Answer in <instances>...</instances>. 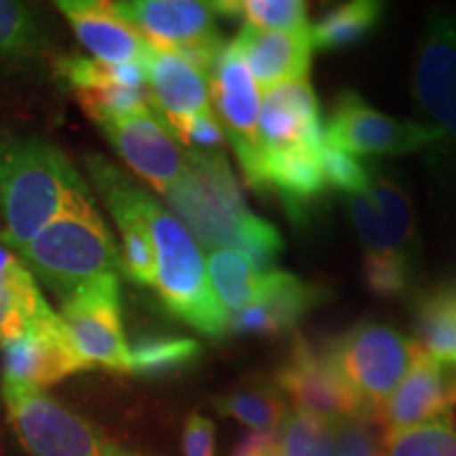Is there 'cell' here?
<instances>
[{
  "label": "cell",
  "instance_id": "74e56055",
  "mask_svg": "<svg viewBox=\"0 0 456 456\" xmlns=\"http://www.w3.org/2000/svg\"><path fill=\"white\" fill-rule=\"evenodd\" d=\"M184 456H216V427L201 414H191L182 431Z\"/></svg>",
  "mask_w": 456,
  "mask_h": 456
},
{
  "label": "cell",
  "instance_id": "3957f363",
  "mask_svg": "<svg viewBox=\"0 0 456 456\" xmlns=\"http://www.w3.org/2000/svg\"><path fill=\"white\" fill-rule=\"evenodd\" d=\"M15 256L60 302L95 279L123 271L121 252L95 203L55 218Z\"/></svg>",
  "mask_w": 456,
  "mask_h": 456
},
{
  "label": "cell",
  "instance_id": "603a6c76",
  "mask_svg": "<svg viewBox=\"0 0 456 456\" xmlns=\"http://www.w3.org/2000/svg\"><path fill=\"white\" fill-rule=\"evenodd\" d=\"M51 313L53 309L24 262L0 245V346L20 338Z\"/></svg>",
  "mask_w": 456,
  "mask_h": 456
},
{
  "label": "cell",
  "instance_id": "5b68a950",
  "mask_svg": "<svg viewBox=\"0 0 456 456\" xmlns=\"http://www.w3.org/2000/svg\"><path fill=\"white\" fill-rule=\"evenodd\" d=\"M412 102L416 123L437 135L429 159L442 180H456V11L427 21L414 53Z\"/></svg>",
  "mask_w": 456,
  "mask_h": 456
},
{
  "label": "cell",
  "instance_id": "277c9868",
  "mask_svg": "<svg viewBox=\"0 0 456 456\" xmlns=\"http://www.w3.org/2000/svg\"><path fill=\"white\" fill-rule=\"evenodd\" d=\"M144 214L155 245L159 298L169 313L205 336L228 334V315L209 283L208 265L199 243L169 209L144 197Z\"/></svg>",
  "mask_w": 456,
  "mask_h": 456
},
{
  "label": "cell",
  "instance_id": "484cf974",
  "mask_svg": "<svg viewBox=\"0 0 456 456\" xmlns=\"http://www.w3.org/2000/svg\"><path fill=\"white\" fill-rule=\"evenodd\" d=\"M212 289L231 319L258 298L265 269L237 249H212L205 260Z\"/></svg>",
  "mask_w": 456,
  "mask_h": 456
},
{
  "label": "cell",
  "instance_id": "ffe728a7",
  "mask_svg": "<svg viewBox=\"0 0 456 456\" xmlns=\"http://www.w3.org/2000/svg\"><path fill=\"white\" fill-rule=\"evenodd\" d=\"M452 393L442 363L416 346L410 370L379 412L385 433L412 429L448 412Z\"/></svg>",
  "mask_w": 456,
  "mask_h": 456
},
{
  "label": "cell",
  "instance_id": "ac0fdd59",
  "mask_svg": "<svg viewBox=\"0 0 456 456\" xmlns=\"http://www.w3.org/2000/svg\"><path fill=\"white\" fill-rule=\"evenodd\" d=\"M323 288L302 281L279 269L265 271L258 298L228 319V334L277 336L292 332L296 323L323 300Z\"/></svg>",
  "mask_w": 456,
  "mask_h": 456
},
{
  "label": "cell",
  "instance_id": "9c48e42d",
  "mask_svg": "<svg viewBox=\"0 0 456 456\" xmlns=\"http://www.w3.org/2000/svg\"><path fill=\"white\" fill-rule=\"evenodd\" d=\"M61 322L87 368L129 374V342L121 317L118 275L95 279L61 300Z\"/></svg>",
  "mask_w": 456,
  "mask_h": 456
},
{
  "label": "cell",
  "instance_id": "e0dca14e",
  "mask_svg": "<svg viewBox=\"0 0 456 456\" xmlns=\"http://www.w3.org/2000/svg\"><path fill=\"white\" fill-rule=\"evenodd\" d=\"M146 85L152 108L174 138L191 121L214 114L208 74L178 53L152 49L146 60Z\"/></svg>",
  "mask_w": 456,
  "mask_h": 456
},
{
  "label": "cell",
  "instance_id": "836d02e7",
  "mask_svg": "<svg viewBox=\"0 0 456 456\" xmlns=\"http://www.w3.org/2000/svg\"><path fill=\"white\" fill-rule=\"evenodd\" d=\"M277 456H334L330 423L292 410L279 429Z\"/></svg>",
  "mask_w": 456,
  "mask_h": 456
},
{
  "label": "cell",
  "instance_id": "ba28073f",
  "mask_svg": "<svg viewBox=\"0 0 456 456\" xmlns=\"http://www.w3.org/2000/svg\"><path fill=\"white\" fill-rule=\"evenodd\" d=\"M112 9L142 34L155 51L186 57L205 74L224 51L216 11L197 0H125Z\"/></svg>",
  "mask_w": 456,
  "mask_h": 456
},
{
  "label": "cell",
  "instance_id": "f546056e",
  "mask_svg": "<svg viewBox=\"0 0 456 456\" xmlns=\"http://www.w3.org/2000/svg\"><path fill=\"white\" fill-rule=\"evenodd\" d=\"M199 342L186 336H142L129 345V374L161 379L191 368L199 359Z\"/></svg>",
  "mask_w": 456,
  "mask_h": 456
},
{
  "label": "cell",
  "instance_id": "f1b7e54d",
  "mask_svg": "<svg viewBox=\"0 0 456 456\" xmlns=\"http://www.w3.org/2000/svg\"><path fill=\"white\" fill-rule=\"evenodd\" d=\"M214 408L256 433H279L289 414L281 391L271 383L249 385L216 397Z\"/></svg>",
  "mask_w": 456,
  "mask_h": 456
},
{
  "label": "cell",
  "instance_id": "e575fe53",
  "mask_svg": "<svg viewBox=\"0 0 456 456\" xmlns=\"http://www.w3.org/2000/svg\"><path fill=\"white\" fill-rule=\"evenodd\" d=\"M77 100L81 102L83 110L94 118L95 123L114 121V118L131 117L144 110H151V95L144 89H129V87H104L78 91Z\"/></svg>",
  "mask_w": 456,
  "mask_h": 456
},
{
  "label": "cell",
  "instance_id": "8d00e7d4",
  "mask_svg": "<svg viewBox=\"0 0 456 456\" xmlns=\"http://www.w3.org/2000/svg\"><path fill=\"white\" fill-rule=\"evenodd\" d=\"M180 144L186 146V151H201V152H214L220 151L224 144V129L218 121L216 114H208V117H199L191 121L184 129L175 135Z\"/></svg>",
  "mask_w": 456,
  "mask_h": 456
},
{
  "label": "cell",
  "instance_id": "cb8c5ba5",
  "mask_svg": "<svg viewBox=\"0 0 456 456\" xmlns=\"http://www.w3.org/2000/svg\"><path fill=\"white\" fill-rule=\"evenodd\" d=\"M414 330L420 351L456 368V283L437 285L416 300Z\"/></svg>",
  "mask_w": 456,
  "mask_h": 456
},
{
  "label": "cell",
  "instance_id": "d590c367",
  "mask_svg": "<svg viewBox=\"0 0 456 456\" xmlns=\"http://www.w3.org/2000/svg\"><path fill=\"white\" fill-rule=\"evenodd\" d=\"M322 167L326 175L328 188L332 186L345 195H355V192H366L368 188V163L362 159L349 155V152L338 151V148L328 144L323 140L322 151Z\"/></svg>",
  "mask_w": 456,
  "mask_h": 456
},
{
  "label": "cell",
  "instance_id": "7c38bea8",
  "mask_svg": "<svg viewBox=\"0 0 456 456\" xmlns=\"http://www.w3.org/2000/svg\"><path fill=\"white\" fill-rule=\"evenodd\" d=\"M209 98H212L226 135L235 148L245 182H252L258 167L260 142L258 117L262 94L256 87L248 61L235 45H226L212 70L208 74Z\"/></svg>",
  "mask_w": 456,
  "mask_h": 456
},
{
  "label": "cell",
  "instance_id": "6da1fadb",
  "mask_svg": "<svg viewBox=\"0 0 456 456\" xmlns=\"http://www.w3.org/2000/svg\"><path fill=\"white\" fill-rule=\"evenodd\" d=\"M199 248L237 249L260 269H273L283 239L269 220L256 216L220 151H186V171L163 195Z\"/></svg>",
  "mask_w": 456,
  "mask_h": 456
},
{
  "label": "cell",
  "instance_id": "30bf717a",
  "mask_svg": "<svg viewBox=\"0 0 456 456\" xmlns=\"http://www.w3.org/2000/svg\"><path fill=\"white\" fill-rule=\"evenodd\" d=\"M323 140L357 159L431 151L437 135L420 123L376 110L355 91H342L323 123Z\"/></svg>",
  "mask_w": 456,
  "mask_h": 456
},
{
  "label": "cell",
  "instance_id": "4dcf8cb0",
  "mask_svg": "<svg viewBox=\"0 0 456 456\" xmlns=\"http://www.w3.org/2000/svg\"><path fill=\"white\" fill-rule=\"evenodd\" d=\"M216 13L243 17V24L269 32H302L309 28L306 3L302 0H235L209 3Z\"/></svg>",
  "mask_w": 456,
  "mask_h": 456
},
{
  "label": "cell",
  "instance_id": "f35d334b",
  "mask_svg": "<svg viewBox=\"0 0 456 456\" xmlns=\"http://www.w3.org/2000/svg\"><path fill=\"white\" fill-rule=\"evenodd\" d=\"M279 454V433H256L248 431L239 437L232 456H277Z\"/></svg>",
  "mask_w": 456,
  "mask_h": 456
},
{
  "label": "cell",
  "instance_id": "4fadbf2b",
  "mask_svg": "<svg viewBox=\"0 0 456 456\" xmlns=\"http://www.w3.org/2000/svg\"><path fill=\"white\" fill-rule=\"evenodd\" d=\"M85 167H87L91 184L104 199L108 212L112 214L121 232L123 271L135 283L155 288L157 262L155 245H152L151 228L144 214L146 192L104 157L89 155L85 159Z\"/></svg>",
  "mask_w": 456,
  "mask_h": 456
},
{
  "label": "cell",
  "instance_id": "ab89813d",
  "mask_svg": "<svg viewBox=\"0 0 456 456\" xmlns=\"http://www.w3.org/2000/svg\"><path fill=\"white\" fill-rule=\"evenodd\" d=\"M448 414H450V420H452V427H454V431H456V385H454V393H452V402H450Z\"/></svg>",
  "mask_w": 456,
  "mask_h": 456
},
{
  "label": "cell",
  "instance_id": "7a4b0ae2",
  "mask_svg": "<svg viewBox=\"0 0 456 456\" xmlns=\"http://www.w3.org/2000/svg\"><path fill=\"white\" fill-rule=\"evenodd\" d=\"M94 205L87 182L68 155L38 135L0 129V241L20 252L45 226Z\"/></svg>",
  "mask_w": 456,
  "mask_h": 456
},
{
  "label": "cell",
  "instance_id": "d6986e66",
  "mask_svg": "<svg viewBox=\"0 0 456 456\" xmlns=\"http://www.w3.org/2000/svg\"><path fill=\"white\" fill-rule=\"evenodd\" d=\"M57 9L94 60L104 64H146L152 53L151 45L112 9V3L61 0Z\"/></svg>",
  "mask_w": 456,
  "mask_h": 456
},
{
  "label": "cell",
  "instance_id": "4316f807",
  "mask_svg": "<svg viewBox=\"0 0 456 456\" xmlns=\"http://www.w3.org/2000/svg\"><path fill=\"white\" fill-rule=\"evenodd\" d=\"M49 45V28L37 7L0 0V66L32 64Z\"/></svg>",
  "mask_w": 456,
  "mask_h": 456
},
{
  "label": "cell",
  "instance_id": "52a82bcc",
  "mask_svg": "<svg viewBox=\"0 0 456 456\" xmlns=\"http://www.w3.org/2000/svg\"><path fill=\"white\" fill-rule=\"evenodd\" d=\"M9 423L32 456H134L38 389L3 385Z\"/></svg>",
  "mask_w": 456,
  "mask_h": 456
},
{
  "label": "cell",
  "instance_id": "7402d4cb",
  "mask_svg": "<svg viewBox=\"0 0 456 456\" xmlns=\"http://www.w3.org/2000/svg\"><path fill=\"white\" fill-rule=\"evenodd\" d=\"M322 151L260 152L258 167L249 186L256 192H273L289 216L300 218L328 191Z\"/></svg>",
  "mask_w": 456,
  "mask_h": 456
},
{
  "label": "cell",
  "instance_id": "5bb4252c",
  "mask_svg": "<svg viewBox=\"0 0 456 456\" xmlns=\"http://www.w3.org/2000/svg\"><path fill=\"white\" fill-rule=\"evenodd\" d=\"M98 127L131 171L161 195L186 171V148L180 146L155 108L104 121Z\"/></svg>",
  "mask_w": 456,
  "mask_h": 456
},
{
  "label": "cell",
  "instance_id": "1f68e13d",
  "mask_svg": "<svg viewBox=\"0 0 456 456\" xmlns=\"http://www.w3.org/2000/svg\"><path fill=\"white\" fill-rule=\"evenodd\" d=\"M387 456H456V431L450 414L412 429L387 436Z\"/></svg>",
  "mask_w": 456,
  "mask_h": 456
},
{
  "label": "cell",
  "instance_id": "d4e9b609",
  "mask_svg": "<svg viewBox=\"0 0 456 456\" xmlns=\"http://www.w3.org/2000/svg\"><path fill=\"white\" fill-rule=\"evenodd\" d=\"M366 195L383 220L385 231L389 232L395 248L410 260H414L416 216L406 184L393 171L368 163Z\"/></svg>",
  "mask_w": 456,
  "mask_h": 456
},
{
  "label": "cell",
  "instance_id": "2e32d148",
  "mask_svg": "<svg viewBox=\"0 0 456 456\" xmlns=\"http://www.w3.org/2000/svg\"><path fill=\"white\" fill-rule=\"evenodd\" d=\"M260 152L322 151L323 118L309 78L266 91L258 117Z\"/></svg>",
  "mask_w": 456,
  "mask_h": 456
},
{
  "label": "cell",
  "instance_id": "9a60e30c",
  "mask_svg": "<svg viewBox=\"0 0 456 456\" xmlns=\"http://www.w3.org/2000/svg\"><path fill=\"white\" fill-rule=\"evenodd\" d=\"M0 349H3V385L21 387V389L43 391L45 387L89 370L74 349L70 334L55 311L38 319L26 334Z\"/></svg>",
  "mask_w": 456,
  "mask_h": 456
},
{
  "label": "cell",
  "instance_id": "83f0119b",
  "mask_svg": "<svg viewBox=\"0 0 456 456\" xmlns=\"http://www.w3.org/2000/svg\"><path fill=\"white\" fill-rule=\"evenodd\" d=\"M385 15V3L376 0H353L330 9L315 24L309 26L313 49L334 51L351 47L370 37Z\"/></svg>",
  "mask_w": 456,
  "mask_h": 456
},
{
  "label": "cell",
  "instance_id": "8fae6325",
  "mask_svg": "<svg viewBox=\"0 0 456 456\" xmlns=\"http://www.w3.org/2000/svg\"><path fill=\"white\" fill-rule=\"evenodd\" d=\"M273 385L292 402L294 410L323 420L374 412L363 406L362 399L342 380L326 351L315 349L305 338H296L289 357L275 372Z\"/></svg>",
  "mask_w": 456,
  "mask_h": 456
},
{
  "label": "cell",
  "instance_id": "8992f818",
  "mask_svg": "<svg viewBox=\"0 0 456 456\" xmlns=\"http://www.w3.org/2000/svg\"><path fill=\"white\" fill-rule=\"evenodd\" d=\"M323 351L363 406L380 412L410 370L416 342L383 323H359Z\"/></svg>",
  "mask_w": 456,
  "mask_h": 456
},
{
  "label": "cell",
  "instance_id": "44dd1931",
  "mask_svg": "<svg viewBox=\"0 0 456 456\" xmlns=\"http://www.w3.org/2000/svg\"><path fill=\"white\" fill-rule=\"evenodd\" d=\"M232 45L248 61L260 94L306 78L311 68L313 45L309 28L302 32H269L243 24Z\"/></svg>",
  "mask_w": 456,
  "mask_h": 456
},
{
  "label": "cell",
  "instance_id": "d6a6232c",
  "mask_svg": "<svg viewBox=\"0 0 456 456\" xmlns=\"http://www.w3.org/2000/svg\"><path fill=\"white\" fill-rule=\"evenodd\" d=\"M334 456H387V433L376 412L328 420Z\"/></svg>",
  "mask_w": 456,
  "mask_h": 456
}]
</instances>
